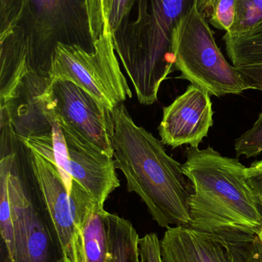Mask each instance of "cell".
Listing matches in <instances>:
<instances>
[{
	"mask_svg": "<svg viewBox=\"0 0 262 262\" xmlns=\"http://www.w3.org/2000/svg\"><path fill=\"white\" fill-rule=\"evenodd\" d=\"M109 212L96 206L83 217L80 240L83 262H111Z\"/></svg>",
	"mask_w": 262,
	"mask_h": 262,
	"instance_id": "14",
	"label": "cell"
},
{
	"mask_svg": "<svg viewBox=\"0 0 262 262\" xmlns=\"http://www.w3.org/2000/svg\"><path fill=\"white\" fill-rule=\"evenodd\" d=\"M58 262H71L69 258H66L65 256H59Z\"/></svg>",
	"mask_w": 262,
	"mask_h": 262,
	"instance_id": "26",
	"label": "cell"
},
{
	"mask_svg": "<svg viewBox=\"0 0 262 262\" xmlns=\"http://www.w3.org/2000/svg\"><path fill=\"white\" fill-rule=\"evenodd\" d=\"M29 151L31 169L55 232L60 256L71 262H83L80 224L97 204L84 189H73L70 195L56 166L37 152Z\"/></svg>",
	"mask_w": 262,
	"mask_h": 262,
	"instance_id": "7",
	"label": "cell"
},
{
	"mask_svg": "<svg viewBox=\"0 0 262 262\" xmlns=\"http://www.w3.org/2000/svg\"><path fill=\"white\" fill-rule=\"evenodd\" d=\"M237 157L245 156L247 158L257 157L262 152V113L252 126L238 137L235 143Z\"/></svg>",
	"mask_w": 262,
	"mask_h": 262,
	"instance_id": "21",
	"label": "cell"
},
{
	"mask_svg": "<svg viewBox=\"0 0 262 262\" xmlns=\"http://www.w3.org/2000/svg\"><path fill=\"white\" fill-rule=\"evenodd\" d=\"M223 41L228 56L235 67L262 64V21L240 35L225 34Z\"/></svg>",
	"mask_w": 262,
	"mask_h": 262,
	"instance_id": "17",
	"label": "cell"
},
{
	"mask_svg": "<svg viewBox=\"0 0 262 262\" xmlns=\"http://www.w3.org/2000/svg\"><path fill=\"white\" fill-rule=\"evenodd\" d=\"M259 237H260V238H261V239H262V230H261V234H260Z\"/></svg>",
	"mask_w": 262,
	"mask_h": 262,
	"instance_id": "27",
	"label": "cell"
},
{
	"mask_svg": "<svg viewBox=\"0 0 262 262\" xmlns=\"http://www.w3.org/2000/svg\"><path fill=\"white\" fill-rule=\"evenodd\" d=\"M59 43L95 50L87 0H23L16 26L0 37L1 75L10 78L28 66L47 74Z\"/></svg>",
	"mask_w": 262,
	"mask_h": 262,
	"instance_id": "4",
	"label": "cell"
},
{
	"mask_svg": "<svg viewBox=\"0 0 262 262\" xmlns=\"http://www.w3.org/2000/svg\"><path fill=\"white\" fill-rule=\"evenodd\" d=\"M195 0H136L132 14L112 34L114 48L139 103L152 105L175 69L172 33Z\"/></svg>",
	"mask_w": 262,
	"mask_h": 262,
	"instance_id": "3",
	"label": "cell"
},
{
	"mask_svg": "<svg viewBox=\"0 0 262 262\" xmlns=\"http://www.w3.org/2000/svg\"><path fill=\"white\" fill-rule=\"evenodd\" d=\"M262 21V0H235V17L229 35L250 31Z\"/></svg>",
	"mask_w": 262,
	"mask_h": 262,
	"instance_id": "20",
	"label": "cell"
},
{
	"mask_svg": "<svg viewBox=\"0 0 262 262\" xmlns=\"http://www.w3.org/2000/svg\"><path fill=\"white\" fill-rule=\"evenodd\" d=\"M58 121L67 147L66 174L69 193L71 195L75 180L95 203L104 207L109 195L120 186L113 157L97 149L64 123Z\"/></svg>",
	"mask_w": 262,
	"mask_h": 262,
	"instance_id": "12",
	"label": "cell"
},
{
	"mask_svg": "<svg viewBox=\"0 0 262 262\" xmlns=\"http://www.w3.org/2000/svg\"><path fill=\"white\" fill-rule=\"evenodd\" d=\"M136 0H87L91 29L95 41L106 32L113 34L127 21Z\"/></svg>",
	"mask_w": 262,
	"mask_h": 262,
	"instance_id": "15",
	"label": "cell"
},
{
	"mask_svg": "<svg viewBox=\"0 0 262 262\" xmlns=\"http://www.w3.org/2000/svg\"><path fill=\"white\" fill-rule=\"evenodd\" d=\"M15 156L8 154L0 162V232L6 249V262H13L14 226L9 194V175L12 171Z\"/></svg>",
	"mask_w": 262,
	"mask_h": 262,
	"instance_id": "18",
	"label": "cell"
},
{
	"mask_svg": "<svg viewBox=\"0 0 262 262\" xmlns=\"http://www.w3.org/2000/svg\"><path fill=\"white\" fill-rule=\"evenodd\" d=\"M183 169L192 183L189 226L204 232L259 236L262 198L251 184L248 167L209 146L187 148Z\"/></svg>",
	"mask_w": 262,
	"mask_h": 262,
	"instance_id": "2",
	"label": "cell"
},
{
	"mask_svg": "<svg viewBox=\"0 0 262 262\" xmlns=\"http://www.w3.org/2000/svg\"><path fill=\"white\" fill-rule=\"evenodd\" d=\"M249 262H262V239L259 236L254 241Z\"/></svg>",
	"mask_w": 262,
	"mask_h": 262,
	"instance_id": "25",
	"label": "cell"
},
{
	"mask_svg": "<svg viewBox=\"0 0 262 262\" xmlns=\"http://www.w3.org/2000/svg\"><path fill=\"white\" fill-rule=\"evenodd\" d=\"M210 95L191 84L172 104L163 107L158 131L165 145L176 148L183 145L198 147L213 126Z\"/></svg>",
	"mask_w": 262,
	"mask_h": 262,
	"instance_id": "13",
	"label": "cell"
},
{
	"mask_svg": "<svg viewBox=\"0 0 262 262\" xmlns=\"http://www.w3.org/2000/svg\"><path fill=\"white\" fill-rule=\"evenodd\" d=\"M52 84L47 74L29 67L0 92L1 116L20 141L52 130L57 118Z\"/></svg>",
	"mask_w": 262,
	"mask_h": 262,
	"instance_id": "8",
	"label": "cell"
},
{
	"mask_svg": "<svg viewBox=\"0 0 262 262\" xmlns=\"http://www.w3.org/2000/svg\"><path fill=\"white\" fill-rule=\"evenodd\" d=\"M172 45L174 68L183 79L215 97L249 90L217 46L209 21L198 10V0L174 29Z\"/></svg>",
	"mask_w": 262,
	"mask_h": 262,
	"instance_id": "5",
	"label": "cell"
},
{
	"mask_svg": "<svg viewBox=\"0 0 262 262\" xmlns=\"http://www.w3.org/2000/svg\"><path fill=\"white\" fill-rule=\"evenodd\" d=\"M112 114L113 159L128 191L141 198L160 227L189 226L192 187L183 164L167 154L162 140L134 122L123 103Z\"/></svg>",
	"mask_w": 262,
	"mask_h": 262,
	"instance_id": "1",
	"label": "cell"
},
{
	"mask_svg": "<svg viewBox=\"0 0 262 262\" xmlns=\"http://www.w3.org/2000/svg\"><path fill=\"white\" fill-rule=\"evenodd\" d=\"M48 75L52 81L76 84L112 111L132 97L109 32L96 39L92 52L78 45H57L51 55Z\"/></svg>",
	"mask_w": 262,
	"mask_h": 262,
	"instance_id": "6",
	"label": "cell"
},
{
	"mask_svg": "<svg viewBox=\"0 0 262 262\" xmlns=\"http://www.w3.org/2000/svg\"><path fill=\"white\" fill-rule=\"evenodd\" d=\"M248 176L251 184L262 198V160L255 162L248 167Z\"/></svg>",
	"mask_w": 262,
	"mask_h": 262,
	"instance_id": "24",
	"label": "cell"
},
{
	"mask_svg": "<svg viewBox=\"0 0 262 262\" xmlns=\"http://www.w3.org/2000/svg\"><path fill=\"white\" fill-rule=\"evenodd\" d=\"M8 183L14 226L13 262H58V243L46 210L37 207L12 171Z\"/></svg>",
	"mask_w": 262,
	"mask_h": 262,
	"instance_id": "10",
	"label": "cell"
},
{
	"mask_svg": "<svg viewBox=\"0 0 262 262\" xmlns=\"http://www.w3.org/2000/svg\"><path fill=\"white\" fill-rule=\"evenodd\" d=\"M139 262H163L161 245L155 233L146 234L138 239Z\"/></svg>",
	"mask_w": 262,
	"mask_h": 262,
	"instance_id": "22",
	"label": "cell"
},
{
	"mask_svg": "<svg viewBox=\"0 0 262 262\" xmlns=\"http://www.w3.org/2000/svg\"><path fill=\"white\" fill-rule=\"evenodd\" d=\"M198 9L209 23L229 32L235 17V0H198Z\"/></svg>",
	"mask_w": 262,
	"mask_h": 262,
	"instance_id": "19",
	"label": "cell"
},
{
	"mask_svg": "<svg viewBox=\"0 0 262 262\" xmlns=\"http://www.w3.org/2000/svg\"><path fill=\"white\" fill-rule=\"evenodd\" d=\"M257 235L172 226L160 240L163 262H249Z\"/></svg>",
	"mask_w": 262,
	"mask_h": 262,
	"instance_id": "9",
	"label": "cell"
},
{
	"mask_svg": "<svg viewBox=\"0 0 262 262\" xmlns=\"http://www.w3.org/2000/svg\"><path fill=\"white\" fill-rule=\"evenodd\" d=\"M110 232L111 262H139V236L129 220L115 214L108 215Z\"/></svg>",
	"mask_w": 262,
	"mask_h": 262,
	"instance_id": "16",
	"label": "cell"
},
{
	"mask_svg": "<svg viewBox=\"0 0 262 262\" xmlns=\"http://www.w3.org/2000/svg\"><path fill=\"white\" fill-rule=\"evenodd\" d=\"M235 68L249 89L262 92V64L238 66Z\"/></svg>",
	"mask_w": 262,
	"mask_h": 262,
	"instance_id": "23",
	"label": "cell"
},
{
	"mask_svg": "<svg viewBox=\"0 0 262 262\" xmlns=\"http://www.w3.org/2000/svg\"><path fill=\"white\" fill-rule=\"evenodd\" d=\"M52 90L57 119L113 157L112 110L70 81H52Z\"/></svg>",
	"mask_w": 262,
	"mask_h": 262,
	"instance_id": "11",
	"label": "cell"
}]
</instances>
